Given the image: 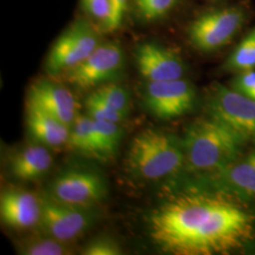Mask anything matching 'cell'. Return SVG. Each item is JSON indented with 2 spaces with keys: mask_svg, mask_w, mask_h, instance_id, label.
<instances>
[{
  "mask_svg": "<svg viewBox=\"0 0 255 255\" xmlns=\"http://www.w3.org/2000/svg\"><path fill=\"white\" fill-rule=\"evenodd\" d=\"M147 228L155 245L170 255H227L252 239L255 218L222 194L191 193L155 209Z\"/></svg>",
  "mask_w": 255,
  "mask_h": 255,
  "instance_id": "6da1fadb",
  "label": "cell"
},
{
  "mask_svg": "<svg viewBox=\"0 0 255 255\" xmlns=\"http://www.w3.org/2000/svg\"><path fill=\"white\" fill-rule=\"evenodd\" d=\"M246 140L218 119L192 122L182 140L184 160L193 170L215 174L241 156Z\"/></svg>",
  "mask_w": 255,
  "mask_h": 255,
  "instance_id": "7a4b0ae2",
  "label": "cell"
},
{
  "mask_svg": "<svg viewBox=\"0 0 255 255\" xmlns=\"http://www.w3.org/2000/svg\"><path fill=\"white\" fill-rule=\"evenodd\" d=\"M184 162L182 141L170 133L147 128L131 141L126 167L138 180L157 181L177 172Z\"/></svg>",
  "mask_w": 255,
  "mask_h": 255,
  "instance_id": "3957f363",
  "label": "cell"
},
{
  "mask_svg": "<svg viewBox=\"0 0 255 255\" xmlns=\"http://www.w3.org/2000/svg\"><path fill=\"white\" fill-rule=\"evenodd\" d=\"M246 12L240 7L211 9L194 19L187 33L192 45L203 52L226 46L244 26Z\"/></svg>",
  "mask_w": 255,
  "mask_h": 255,
  "instance_id": "277c9868",
  "label": "cell"
},
{
  "mask_svg": "<svg viewBox=\"0 0 255 255\" xmlns=\"http://www.w3.org/2000/svg\"><path fill=\"white\" fill-rule=\"evenodd\" d=\"M107 183L101 174L74 167L59 174L49 185L48 196L67 205L91 209L107 197Z\"/></svg>",
  "mask_w": 255,
  "mask_h": 255,
  "instance_id": "5b68a950",
  "label": "cell"
},
{
  "mask_svg": "<svg viewBox=\"0 0 255 255\" xmlns=\"http://www.w3.org/2000/svg\"><path fill=\"white\" fill-rule=\"evenodd\" d=\"M98 29L85 20H78L56 40L46 61L47 73L60 76L81 64L101 45Z\"/></svg>",
  "mask_w": 255,
  "mask_h": 255,
  "instance_id": "8992f818",
  "label": "cell"
},
{
  "mask_svg": "<svg viewBox=\"0 0 255 255\" xmlns=\"http://www.w3.org/2000/svg\"><path fill=\"white\" fill-rule=\"evenodd\" d=\"M124 52L116 42L102 43L81 64L60 76L77 89L87 90L115 80L122 71Z\"/></svg>",
  "mask_w": 255,
  "mask_h": 255,
  "instance_id": "52a82bcc",
  "label": "cell"
},
{
  "mask_svg": "<svg viewBox=\"0 0 255 255\" xmlns=\"http://www.w3.org/2000/svg\"><path fill=\"white\" fill-rule=\"evenodd\" d=\"M209 117L232 128L246 142L255 143V101L232 87L216 83L207 100Z\"/></svg>",
  "mask_w": 255,
  "mask_h": 255,
  "instance_id": "ba28073f",
  "label": "cell"
},
{
  "mask_svg": "<svg viewBox=\"0 0 255 255\" xmlns=\"http://www.w3.org/2000/svg\"><path fill=\"white\" fill-rule=\"evenodd\" d=\"M196 101V92L190 82L183 78L147 82L144 91L146 109L155 118L177 119L191 111Z\"/></svg>",
  "mask_w": 255,
  "mask_h": 255,
  "instance_id": "9c48e42d",
  "label": "cell"
},
{
  "mask_svg": "<svg viewBox=\"0 0 255 255\" xmlns=\"http://www.w3.org/2000/svg\"><path fill=\"white\" fill-rule=\"evenodd\" d=\"M40 223L50 237L70 243L88 231L95 221L91 209L67 205L55 201L48 195L41 197Z\"/></svg>",
  "mask_w": 255,
  "mask_h": 255,
  "instance_id": "30bf717a",
  "label": "cell"
},
{
  "mask_svg": "<svg viewBox=\"0 0 255 255\" xmlns=\"http://www.w3.org/2000/svg\"><path fill=\"white\" fill-rule=\"evenodd\" d=\"M27 103L32 104L71 127L77 118V101L64 85L49 80H38L27 89Z\"/></svg>",
  "mask_w": 255,
  "mask_h": 255,
  "instance_id": "8fae6325",
  "label": "cell"
},
{
  "mask_svg": "<svg viewBox=\"0 0 255 255\" xmlns=\"http://www.w3.org/2000/svg\"><path fill=\"white\" fill-rule=\"evenodd\" d=\"M134 56L137 69L147 82L182 79L184 75L182 59L172 50L155 43L139 45Z\"/></svg>",
  "mask_w": 255,
  "mask_h": 255,
  "instance_id": "7c38bea8",
  "label": "cell"
},
{
  "mask_svg": "<svg viewBox=\"0 0 255 255\" xmlns=\"http://www.w3.org/2000/svg\"><path fill=\"white\" fill-rule=\"evenodd\" d=\"M213 175V186L220 194L243 200L255 199V150L238 157Z\"/></svg>",
  "mask_w": 255,
  "mask_h": 255,
  "instance_id": "4fadbf2b",
  "label": "cell"
},
{
  "mask_svg": "<svg viewBox=\"0 0 255 255\" xmlns=\"http://www.w3.org/2000/svg\"><path fill=\"white\" fill-rule=\"evenodd\" d=\"M41 198L22 189H8L0 197V216L2 221L15 230L36 226L41 221Z\"/></svg>",
  "mask_w": 255,
  "mask_h": 255,
  "instance_id": "5bb4252c",
  "label": "cell"
},
{
  "mask_svg": "<svg viewBox=\"0 0 255 255\" xmlns=\"http://www.w3.org/2000/svg\"><path fill=\"white\" fill-rule=\"evenodd\" d=\"M53 158L48 147L41 144L24 146L9 158V172L20 181H36L51 168Z\"/></svg>",
  "mask_w": 255,
  "mask_h": 255,
  "instance_id": "9a60e30c",
  "label": "cell"
},
{
  "mask_svg": "<svg viewBox=\"0 0 255 255\" xmlns=\"http://www.w3.org/2000/svg\"><path fill=\"white\" fill-rule=\"evenodd\" d=\"M27 127L35 143L60 147L68 142L70 127L36 106L27 103Z\"/></svg>",
  "mask_w": 255,
  "mask_h": 255,
  "instance_id": "2e32d148",
  "label": "cell"
},
{
  "mask_svg": "<svg viewBox=\"0 0 255 255\" xmlns=\"http://www.w3.org/2000/svg\"><path fill=\"white\" fill-rule=\"evenodd\" d=\"M67 144L79 153L102 159L96 139L93 119L88 116H77L70 127Z\"/></svg>",
  "mask_w": 255,
  "mask_h": 255,
  "instance_id": "e0dca14e",
  "label": "cell"
},
{
  "mask_svg": "<svg viewBox=\"0 0 255 255\" xmlns=\"http://www.w3.org/2000/svg\"><path fill=\"white\" fill-rule=\"evenodd\" d=\"M223 68L236 73L255 70V26L229 56Z\"/></svg>",
  "mask_w": 255,
  "mask_h": 255,
  "instance_id": "ac0fdd59",
  "label": "cell"
},
{
  "mask_svg": "<svg viewBox=\"0 0 255 255\" xmlns=\"http://www.w3.org/2000/svg\"><path fill=\"white\" fill-rule=\"evenodd\" d=\"M54 237H31L19 243L18 253L24 255H67L72 251L67 245Z\"/></svg>",
  "mask_w": 255,
  "mask_h": 255,
  "instance_id": "d6986e66",
  "label": "cell"
},
{
  "mask_svg": "<svg viewBox=\"0 0 255 255\" xmlns=\"http://www.w3.org/2000/svg\"><path fill=\"white\" fill-rule=\"evenodd\" d=\"M93 126L101 158H110L116 154L122 137V130L119 123L93 120Z\"/></svg>",
  "mask_w": 255,
  "mask_h": 255,
  "instance_id": "ffe728a7",
  "label": "cell"
},
{
  "mask_svg": "<svg viewBox=\"0 0 255 255\" xmlns=\"http://www.w3.org/2000/svg\"><path fill=\"white\" fill-rule=\"evenodd\" d=\"M179 0H134L138 17L146 22L163 18L176 7Z\"/></svg>",
  "mask_w": 255,
  "mask_h": 255,
  "instance_id": "44dd1931",
  "label": "cell"
},
{
  "mask_svg": "<svg viewBox=\"0 0 255 255\" xmlns=\"http://www.w3.org/2000/svg\"><path fill=\"white\" fill-rule=\"evenodd\" d=\"M85 107L87 110V116L93 120L97 121H110L119 123L127 116L113 108L106 101L101 99L95 92L86 98Z\"/></svg>",
  "mask_w": 255,
  "mask_h": 255,
  "instance_id": "7402d4cb",
  "label": "cell"
},
{
  "mask_svg": "<svg viewBox=\"0 0 255 255\" xmlns=\"http://www.w3.org/2000/svg\"><path fill=\"white\" fill-rule=\"evenodd\" d=\"M94 92L113 108L128 116L129 110V96L125 88L116 83L107 82L98 86Z\"/></svg>",
  "mask_w": 255,
  "mask_h": 255,
  "instance_id": "603a6c76",
  "label": "cell"
},
{
  "mask_svg": "<svg viewBox=\"0 0 255 255\" xmlns=\"http://www.w3.org/2000/svg\"><path fill=\"white\" fill-rule=\"evenodd\" d=\"M85 11L95 19L101 27L109 32L111 22L113 18V1L112 0H82Z\"/></svg>",
  "mask_w": 255,
  "mask_h": 255,
  "instance_id": "cb8c5ba5",
  "label": "cell"
},
{
  "mask_svg": "<svg viewBox=\"0 0 255 255\" xmlns=\"http://www.w3.org/2000/svg\"><path fill=\"white\" fill-rule=\"evenodd\" d=\"M83 255H121L123 251L115 239L111 237H98L91 240L83 248Z\"/></svg>",
  "mask_w": 255,
  "mask_h": 255,
  "instance_id": "d4e9b609",
  "label": "cell"
},
{
  "mask_svg": "<svg viewBox=\"0 0 255 255\" xmlns=\"http://www.w3.org/2000/svg\"><path fill=\"white\" fill-rule=\"evenodd\" d=\"M231 87L255 101V70L237 73Z\"/></svg>",
  "mask_w": 255,
  "mask_h": 255,
  "instance_id": "484cf974",
  "label": "cell"
},
{
  "mask_svg": "<svg viewBox=\"0 0 255 255\" xmlns=\"http://www.w3.org/2000/svg\"><path fill=\"white\" fill-rule=\"evenodd\" d=\"M113 1V18L110 26L109 32L116 31L122 24L129 0H112Z\"/></svg>",
  "mask_w": 255,
  "mask_h": 255,
  "instance_id": "4316f807",
  "label": "cell"
}]
</instances>
